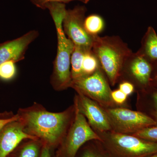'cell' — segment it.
Here are the masks:
<instances>
[{
    "label": "cell",
    "mask_w": 157,
    "mask_h": 157,
    "mask_svg": "<svg viewBox=\"0 0 157 157\" xmlns=\"http://www.w3.org/2000/svg\"><path fill=\"white\" fill-rule=\"evenodd\" d=\"M74 112V105L63 112L53 113L35 105L20 109L17 114L25 132L49 146L57 144L66 137Z\"/></svg>",
    "instance_id": "1"
},
{
    "label": "cell",
    "mask_w": 157,
    "mask_h": 157,
    "mask_svg": "<svg viewBox=\"0 0 157 157\" xmlns=\"http://www.w3.org/2000/svg\"><path fill=\"white\" fill-rule=\"evenodd\" d=\"M53 19L57 37V50L53 62V70L51 83L56 90L61 91L70 87L72 79L71 75V58L74 44L66 36L63 28V19L67 9L66 4L52 2L45 6Z\"/></svg>",
    "instance_id": "2"
},
{
    "label": "cell",
    "mask_w": 157,
    "mask_h": 157,
    "mask_svg": "<svg viewBox=\"0 0 157 157\" xmlns=\"http://www.w3.org/2000/svg\"><path fill=\"white\" fill-rule=\"evenodd\" d=\"M93 52L100 62L109 83L115 85L120 78L124 63L132 51L118 36H96Z\"/></svg>",
    "instance_id": "3"
},
{
    "label": "cell",
    "mask_w": 157,
    "mask_h": 157,
    "mask_svg": "<svg viewBox=\"0 0 157 157\" xmlns=\"http://www.w3.org/2000/svg\"><path fill=\"white\" fill-rule=\"evenodd\" d=\"M110 157H147L157 153V143L113 131L98 133Z\"/></svg>",
    "instance_id": "4"
},
{
    "label": "cell",
    "mask_w": 157,
    "mask_h": 157,
    "mask_svg": "<svg viewBox=\"0 0 157 157\" xmlns=\"http://www.w3.org/2000/svg\"><path fill=\"white\" fill-rule=\"evenodd\" d=\"M101 67L94 73L73 80L70 87L98 103L104 108L114 107L112 90Z\"/></svg>",
    "instance_id": "5"
},
{
    "label": "cell",
    "mask_w": 157,
    "mask_h": 157,
    "mask_svg": "<svg viewBox=\"0 0 157 157\" xmlns=\"http://www.w3.org/2000/svg\"><path fill=\"white\" fill-rule=\"evenodd\" d=\"M112 131L121 134L133 135L140 130L156 125L151 117L140 111L120 107L104 108Z\"/></svg>",
    "instance_id": "6"
},
{
    "label": "cell",
    "mask_w": 157,
    "mask_h": 157,
    "mask_svg": "<svg viewBox=\"0 0 157 157\" xmlns=\"http://www.w3.org/2000/svg\"><path fill=\"white\" fill-rule=\"evenodd\" d=\"M74 105V117L65 137L64 151L66 157H75L78 149L88 141H101V137L90 126L75 104Z\"/></svg>",
    "instance_id": "7"
},
{
    "label": "cell",
    "mask_w": 157,
    "mask_h": 157,
    "mask_svg": "<svg viewBox=\"0 0 157 157\" xmlns=\"http://www.w3.org/2000/svg\"><path fill=\"white\" fill-rule=\"evenodd\" d=\"M86 11V8L82 6L68 9L62 25L65 34L74 45L86 51H90L95 36L90 35L85 29L84 22Z\"/></svg>",
    "instance_id": "8"
},
{
    "label": "cell",
    "mask_w": 157,
    "mask_h": 157,
    "mask_svg": "<svg viewBox=\"0 0 157 157\" xmlns=\"http://www.w3.org/2000/svg\"><path fill=\"white\" fill-rule=\"evenodd\" d=\"M153 65L137 51L132 52L124 63L120 78L129 82L138 91L147 88L151 84Z\"/></svg>",
    "instance_id": "9"
},
{
    "label": "cell",
    "mask_w": 157,
    "mask_h": 157,
    "mask_svg": "<svg viewBox=\"0 0 157 157\" xmlns=\"http://www.w3.org/2000/svg\"><path fill=\"white\" fill-rule=\"evenodd\" d=\"M74 104L84 115L90 126L97 133L112 131L105 109L98 103L80 93L77 92Z\"/></svg>",
    "instance_id": "10"
},
{
    "label": "cell",
    "mask_w": 157,
    "mask_h": 157,
    "mask_svg": "<svg viewBox=\"0 0 157 157\" xmlns=\"http://www.w3.org/2000/svg\"><path fill=\"white\" fill-rule=\"evenodd\" d=\"M39 36V32L34 30L17 39L0 43V65L9 61L16 63L24 59L29 45Z\"/></svg>",
    "instance_id": "11"
},
{
    "label": "cell",
    "mask_w": 157,
    "mask_h": 157,
    "mask_svg": "<svg viewBox=\"0 0 157 157\" xmlns=\"http://www.w3.org/2000/svg\"><path fill=\"white\" fill-rule=\"evenodd\" d=\"M37 140L27 134L19 120L6 125L0 131V157H7L25 139Z\"/></svg>",
    "instance_id": "12"
},
{
    "label": "cell",
    "mask_w": 157,
    "mask_h": 157,
    "mask_svg": "<svg viewBox=\"0 0 157 157\" xmlns=\"http://www.w3.org/2000/svg\"><path fill=\"white\" fill-rule=\"evenodd\" d=\"M140 111L151 117L157 125V88L151 85L138 91Z\"/></svg>",
    "instance_id": "13"
},
{
    "label": "cell",
    "mask_w": 157,
    "mask_h": 157,
    "mask_svg": "<svg viewBox=\"0 0 157 157\" xmlns=\"http://www.w3.org/2000/svg\"><path fill=\"white\" fill-rule=\"evenodd\" d=\"M153 65L157 63V34L151 26L147 28L138 50Z\"/></svg>",
    "instance_id": "14"
},
{
    "label": "cell",
    "mask_w": 157,
    "mask_h": 157,
    "mask_svg": "<svg viewBox=\"0 0 157 157\" xmlns=\"http://www.w3.org/2000/svg\"><path fill=\"white\" fill-rule=\"evenodd\" d=\"M87 51H89L84 50L75 45L74 46L71 58V75L72 81L82 77V60L85 53Z\"/></svg>",
    "instance_id": "15"
},
{
    "label": "cell",
    "mask_w": 157,
    "mask_h": 157,
    "mask_svg": "<svg viewBox=\"0 0 157 157\" xmlns=\"http://www.w3.org/2000/svg\"><path fill=\"white\" fill-rule=\"evenodd\" d=\"M85 29L93 36H98L104 28L105 23L103 17L98 14H92L86 17L84 20Z\"/></svg>",
    "instance_id": "16"
},
{
    "label": "cell",
    "mask_w": 157,
    "mask_h": 157,
    "mask_svg": "<svg viewBox=\"0 0 157 157\" xmlns=\"http://www.w3.org/2000/svg\"><path fill=\"white\" fill-rule=\"evenodd\" d=\"M101 67L100 62L92 50L86 52L82 60V77L91 75Z\"/></svg>",
    "instance_id": "17"
},
{
    "label": "cell",
    "mask_w": 157,
    "mask_h": 157,
    "mask_svg": "<svg viewBox=\"0 0 157 157\" xmlns=\"http://www.w3.org/2000/svg\"><path fill=\"white\" fill-rule=\"evenodd\" d=\"M15 64L12 61H9L0 65V79L9 81L15 77L17 71Z\"/></svg>",
    "instance_id": "18"
},
{
    "label": "cell",
    "mask_w": 157,
    "mask_h": 157,
    "mask_svg": "<svg viewBox=\"0 0 157 157\" xmlns=\"http://www.w3.org/2000/svg\"><path fill=\"white\" fill-rule=\"evenodd\" d=\"M132 135L157 143V125L145 128Z\"/></svg>",
    "instance_id": "19"
},
{
    "label": "cell",
    "mask_w": 157,
    "mask_h": 157,
    "mask_svg": "<svg viewBox=\"0 0 157 157\" xmlns=\"http://www.w3.org/2000/svg\"><path fill=\"white\" fill-rule=\"evenodd\" d=\"M34 140L24 147L20 152L18 157H39V146Z\"/></svg>",
    "instance_id": "20"
},
{
    "label": "cell",
    "mask_w": 157,
    "mask_h": 157,
    "mask_svg": "<svg viewBox=\"0 0 157 157\" xmlns=\"http://www.w3.org/2000/svg\"><path fill=\"white\" fill-rule=\"evenodd\" d=\"M31 2L39 9L45 10V6L48 3L52 2H58L63 3L66 4L72 1H77L81 2L84 4H87L90 0H30Z\"/></svg>",
    "instance_id": "21"
},
{
    "label": "cell",
    "mask_w": 157,
    "mask_h": 157,
    "mask_svg": "<svg viewBox=\"0 0 157 157\" xmlns=\"http://www.w3.org/2000/svg\"><path fill=\"white\" fill-rule=\"evenodd\" d=\"M82 157H110L102 147V148L90 149L86 150Z\"/></svg>",
    "instance_id": "22"
},
{
    "label": "cell",
    "mask_w": 157,
    "mask_h": 157,
    "mask_svg": "<svg viewBox=\"0 0 157 157\" xmlns=\"http://www.w3.org/2000/svg\"><path fill=\"white\" fill-rule=\"evenodd\" d=\"M128 97V96L119 89L113 91L111 92V97L113 101L115 104L118 105H122L125 102Z\"/></svg>",
    "instance_id": "23"
},
{
    "label": "cell",
    "mask_w": 157,
    "mask_h": 157,
    "mask_svg": "<svg viewBox=\"0 0 157 157\" xmlns=\"http://www.w3.org/2000/svg\"><path fill=\"white\" fill-rule=\"evenodd\" d=\"M119 88V89L128 96L132 94L135 89L134 85L129 82L126 81L122 82L120 84Z\"/></svg>",
    "instance_id": "24"
},
{
    "label": "cell",
    "mask_w": 157,
    "mask_h": 157,
    "mask_svg": "<svg viewBox=\"0 0 157 157\" xmlns=\"http://www.w3.org/2000/svg\"><path fill=\"white\" fill-rule=\"evenodd\" d=\"M19 116L18 114L9 116L6 117L0 118V131L6 125L13 121L18 120Z\"/></svg>",
    "instance_id": "25"
},
{
    "label": "cell",
    "mask_w": 157,
    "mask_h": 157,
    "mask_svg": "<svg viewBox=\"0 0 157 157\" xmlns=\"http://www.w3.org/2000/svg\"><path fill=\"white\" fill-rule=\"evenodd\" d=\"M153 65L152 74L151 84L152 86L157 88V63Z\"/></svg>",
    "instance_id": "26"
},
{
    "label": "cell",
    "mask_w": 157,
    "mask_h": 157,
    "mask_svg": "<svg viewBox=\"0 0 157 157\" xmlns=\"http://www.w3.org/2000/svg\"><path fill=\"white\" fill-rule=\"evenodd\" d=\"M40 157H52L49 151V146L47 144H44Z\"/></svg>",
    "instance_id": "27"
},
{
    "label": "cell",
    "mask_w": 157,
    "mask_h": 157,
    "mask_svg": "<svg viewBox=\"0 0 157 157\" xmlns=\"http://www.w3.org/2000/svg\"><path fill=\"white\" fill-rule=\"evenodd\" d=\"M147 157H157V153L155 154L151 155Z\"/></svg>",
    "instance_id": "28"
}]
</instances>
